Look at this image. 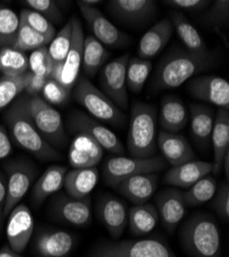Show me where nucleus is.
Returning a JSON list of instances; mask_svg holds the SVG:
<instances>
[{"mask_svg":"<svg viewBox=\"0 0 229 257\" xmlns=\"http://www.w3.org/2000/svg\"><path fill=\"white\" fill-rule=\"evenodd\" d=\"M29 112L40 135L54 148L63 149L68 136L61 113L39 96L30 97Z\"/></svg>","mask_w":229,"mask_h":257,"instance_id":"7","label":"nucleus"},{"mask_svg":"<svg viewBox=\"0 0 229 257\" xmlns=\"http://www.w3.org/2000/svg\"><path fill=\"white\" fill-rule=\"evenodd\" d=\"M214 203L213 206L215 208L216 213L218 216L228 221L229 219V184L228 182H224L221 184L218 190H216V194L213 197Z\"/></svg>","mask_w":229,"mask_h":257,"instance_id":"46","label":"nucleus"},{"mask_svg":"<svg viewBox=\"0 0 229 257\" xmlns=\"http://www.w3.org/2000/svg\"><path fill=\"white\" fill-rule=\"evenodd\" d=\"M13 151L12 140L5 125L0 124V160L8 158Z\"/></svg>","mask_w":229,"mask_h":257,"instance_id":"48","label":"nucleus"},{"mask_svg":"<svg viewBox=\"0 0 229 257\" xmlns=\"http://www.w3.org/2000/svg\"><path fill=\"white\" fill-rule=\"evenodd\" d=\"M89 257H178L169 245L156 239L102 242Z\"/></svg>","mask_w":229,"mask_h":257,"instance_id":"6","label":"nucleus"},{"mask_svg":"<svg viewBox=\"0 0 229 257\" xmlns=\"http://www.w3.org/2000/svg\"><path fill=\"white\" fill-rule=\"evenodd\" d=\"M217 190V181L213 176L206 175L183 192L186 207L199 206L213 199Z\"/></svg>","mask_w":229,"mask_h":257,"instance_id":"35","label":"nucleus"},{"mask_svg":"<svg viewBox=\"0 0 229 257\" xmlns=\"http://www.w3.org/2000/svg\"><path fill=\"white\" fill-rule=\"evenodd\" d=\"M76 4L81 16L85 18L86 22L92 29L94 37L103 46L105 45L110 48H120L129 44V35L117 29L99 9L83 5L81 0H78Z\"/></svg>","mask_w":229,"mask_h":257,"instance_id":"12","label":"nucleus"},{"mask_svg":"<svg viewBox=\"0 0 229 257\" xmlns=\"http://www.w3.org/2000/svg\"><path fill=\"white\" fill-rule=\"evenodd\" d=\"M163 3L166 6L179 10L195 12L202 11L211 5V2H209V0H165Z\"/></svg>","mask_w":229,"mask_h":257,"instance_id":"47","label":"nucleus"},{"mask_svg":"<svg viewBox=\"0 0 229 257\" xmlns=\"http://www.w3.org/2000/svg\"><path fill=\"white\" fill-rule=\"evenodd\" d=\"M24 4L29 8V10L43 15L51 23H59L63 19V15L53 0H26Z\"/></svg>","mask_w":229,"mask_h":257,"instance_id":"45","label":"nucleus"},{"mask_svg":"<svg viewBox=\"0 0 229 257\" xmlns=\"http://www.w3.org/2000/svg\"><path fill=\"white\" fill-rule=\"evenodd\" d=\"M217 62L215 52L193 53L187 50H175L166 55L158 65L153 88L159 90L175 89L196 74L207 70Z\"/></svg>","mask_w":229,"mask_h":257,"instance_id":"2","label":"nucleus"},{"mask_svg":"<svg viewBox=\"0 0 229 257\" xmlns=\"http://www.w3.org/2000/svg\"><path fill=\"white\" fill-rule=\"evenodd\" d=\"M51 209L55 217L73 226H88L92 222L90 197L74 199L66 195H57Z\"/></svg>","mask_w":229,"mask_h":257,"instance_id":"15","label":"nucleus"},{"mask_svg":"<svg viewBox=\"0 0 229 257\" xmlns=\"http://www.w3.org/2000/svg\"><path fill=\"white\" fill-rule=\"evenodd\" d=\"M107 10L121 22L137 26L151 21L157 6L154 0H109Z\"/></svg>","mask_w":229,"mask_h":257,"instance_id":"16","label":"nucleus"},{"mask_svg":"<svg viewBox=\"0 0 229 257\" xmlns=\"http://www.w3.org/2000/svg\"><path fill=\"white\" fill-rule=\"evenodd\" d=\"M2 74L6 76H20L29 71V60L25 53L14 48L0 50Z\"/></svg>","mask_w":229,"mask_h":257,"instance_id":"36","label":"nucleus"},{"mask_svg":"<svg viewBox=\"0 0 229 257\" xmlns=\"http://www.w3.org/2000/svg\"><path fill=\"white\" fill-rule=\"evenodd\" d=\"M51 41V39L34 31L26 24L21 23L13 48L25 53L27 51H34L39 48L47 47Z\"/></svg>","mask_w":229,"mask_h":257,"instance_id":"40","label":"nucleus"},{"mask_svg":"<svg viewBox=\"0 0 229 257\" xmlns=\"http://www.w3.org/2000/svg\"><path fill=\"white\" fill-rule=\"evenodd\" d=\"M74 245L73 235L64 230L39 232L35 240V249L41 257H66Z\"/></svg>","mask_w":229,"mask_h":257,"instance_id":"23","label":"nucleus"},{"mask_svg":"<svg viewBox=\"0 0 229 257\" xmlns=\"http://www.w3.org/2000/svg\"><path fill=\"white\" fill-rule=\"evenodd\" d=\"M41 93H43L45 101L51 105L64 104L70 96V91L54 78H49L46 81Z\"/></svg>","mask_w":229,"mask_h":257,"instance_id":"44","label":"nucleus"},{"mask_svg":"<svg viewBox=\"0 0 229 257\" xmlns=\"http://www.w3.org/2000/svg\"><path fill=\"white\" fill-rule=\"evenodd\" d=\"M215 116L211 108L202 104L190 105V130L195 143L207 149L211 143Z\"/></svg>","mask_w":229,"mask_h":257,"instance_id":"30","label":"nucleus"},{"mask_svg":"<svg viewBox=\"0 0 229 257\" xmlns=\"http://www.w3.org/2000/svg\"><path fill=\"white\" fill-rule=\"evenodd\" d=\"M99 180V171L96 167L73 169L66 173L64 186L67 195L74 199L89 197Z\"/></svg>","mask_w":229,"mask_h":257,"instance_id":"29","label":"nucleus"},{"mask_svg":"<svg viewBox=\"0 0 229 257\" xmlns=\"http://www.w3.org/2000/svg\"><path fill=\"white\" fill-rule=\"evenodd\" d=\"M212 170V163L193 160L169 169L163 177V182L175 187L189 188L199 179L209 175Z\"/></svg>","mask_w":229,"mask_h":257,"instance_id":"22","label":"nucleus"},{"mask_svg":"<svg viewBox=\"0 0 229 257\" xmlns=\"http://www.w3.org/2000/svg\"><path fill=\"white\" fill-rule=\"evenodd\" d=\"M7 198V177L0 171V229L4 222V209Z\"/></svg>","mask_w":229,"mask_h":257,"instance_id":"50","label":"nucleus"},{"mask_svg":"<svg viewBox=\"0 0 229 257\" xmlns=\"http://www.w3.org/2000/svg\"><path fill=\"white\" fill-rule=\"evenodd\" d=\"M29 60V71L35 76L51 78L54 63L49 55L48 48L43 47L32 51Z\"/></svg>","mask_w":229,"mask_h":257,"instance_id":"42","label":"nucleus"},{"mask_svg":"<svg viewBox=\"0 0 229 257\" xmlns=\"http://www.w3.org/2000/svg\"><path fill=\"white\" fill-rule=\"evenodd\" d=\"M32 78V73H27L20 76L0 77V110H4L11 105L21 93H23Z\"/></svg>","mask_w":229,"mask_h":257,"instance_id":"34","label":"nucleus"},{"mask_svg":"<svg viewBox=\"0 0 229 257\" xmlns=\"http://www.w3.org/2000/svg\"><path fill=\"white\" fill-rule=\"evenodd\" d=\"M155 202L161 225L170 233L174 232L186 212L183 192L177 188L163 189L156 196Z\"/></svg>","mask_w":229,"mask_h":257,"instance_id":"18","label":"nucleus"},{"mask_svg":"<svg viewBox=\"0 0 229 257\" xmlns=\"http://www.w3.org/2000/svg\"><path fill=\"white\" fill-rule=\"evenodd\" d=\"M170 20L173 28L176 30L187 51L193 53H204L207 51L205 42L201 38L200 34L183 14L173 12Z\"/></svg>","mask_w":229,"mask_h":257,"instance_id":"32","label":"nucleus"},{"mask_svg":"<svg viewBox=\"0 0 229 257\" xmlns=\"http://www.w3.org/2000/svg\"><path fill=\"white\" fill-rule=\"evenodd\" d=\"M72 38V22L71 20L62 28L59 33L50 42L48 48L49 55L54 63V65L63 64L71 45Z\"/></svg>","mask_w":229,"mask_h":257,"instance_id":"39","label":"nucleus"},{"mask_svg":"<svg viewBox=\"0 0 229 257\" xmlns=\"http://www.w3.org/2000/svg\"><path fill=\"white\" fill-rule=\"evenodd\" d=\"M158 174H139L119 182L115 189L135 205L147 203L157 189Z\"/></svg>","mask_w":229,"mask_h":257,"instance_id":"21","label":"nucleus"},{"mask_svg":"<svg viewBox=\"0 0 229 257\" xmlns=\"http://www.w3.org/2000/svg\"><path fill=\"white\" fill-rule=\"evenodd\" d=\"M127 206L112 196H102L97 204L99 219L113 238L117 239L128 225Z\"/></svg>","mask_w":229,"mask_h":257,"instance_id":"19","label":"nucleus"},{"mask_svg":"<svg viewBox=\"0 0 229 257\" xmlns=\"http://www.w3.org/2000/svg\"><path fill=\"white\" fill-rule=\"evenodd\" d=\"M130 55H122L108 64L101 72V87L105 94L117 107L128 109L129 95L127 91V67Z\"/></svg>","mask_w":229,"mask_h":257,"instance_id":"11","label":"nucleus"},{"mask_svg":"<svg viewBox=\"0 0 229 257\" xmlns=\"http://www.w3.org/2000/svg\"><path fill=\"white\" fill-rule=\"evenodd\" d=\"M103 157V148L90 137L76 134L69 148V162L74 169L96 167Z\"/></svg>","mask_w":229,"mask_h":257,"instance_id":"26","label":"nucleus"},{"mask_svg":"<svg viewBox=\"0 0 229 257\" xmlns=\"http://www.w3.org/2000/svg\"><path fill=\"white\" fill-rule=\"evenodd\" d=\"M179 238L183 250L191 257L221 256V234L211 215L194 214L181 226Z\"/></svg>","mask_w":229,"mask_h":257,"instance_id":"3","label":"nucleus"},{"mask_svg":"<svg viewBox=\"0 0 229 257\" xmlns=\"http://www.w3.org/2000/svg\"><path fill=\"white\" fill-rule=\"evenodd\" d=\"M187 91L197 100L229 110V83L217 75H197L187 82Z\"/></svg>","mask_w":229,"mask_h":257,"instance_id":"13","label":"nucleus"},{"mask_svg":"<svg viewBox=\"0 0 229 257\" xmlns=\"http://www.w3.org/2000/svg\"><path fill=\"white\" fill-rule=\"evenodd\" d=\"M168 167V163L161 156L149 159H137L126 157H114L107 160L103 167V178L109 186L115 187L119 182L129 177L157 173Z\"/></svg>","mask_w":229,"mask_h":257,"instance_id":"8","label":"nucleus"},{"mask_svg":"<svg viewBox=\"0 0 229 257\" xmlns=\"http://www.w3.org/2000/svg\"><path fill=\"white\" fill-rule=\"evenodd\" d=\"M157 148L162 155L161 157L172 167L183 165L196 158L188 140L178 133L159 131L157 134Z\"/></svg>","mask_w":229,"mask_h":257,"instance_id":"20","label":"nucleus"},{"mask_svg":"<svg viewBox=\"0 0 229 257\" xmlns=\"http://www.w3.org/2000/svg\"><path fill=\"white\" fill-rule=\"evenodd\" d=\"M213 145L214 162L212 172L218 176L222 172V163L227 152H229V110L220 108L217 111L213 131L211 135Z\"/></svg>","mask_w":229,"mask_h":257,"instance_id":"27","label":"nucleus"},{"mask_svg":"<svg viewBox=\"0 0 229 257\" xmlns=\"http://www.w3.org/2000/svg\"><path fill=\"white\" fill-rule=\"evenodd\" d=\"M21 23H24L34 31L46 36L49 39H53L56 36V28L53 23L45 18L43 15L38 14L32 10H22L19 15Z\"/></svg>","mask_w":229,"mask_h":257,"instance_id":"41","label":"nucleus"},{"mask_svg":"<svg viewBox=\"0 0 229 257\" xmlns=\"http://www.w3.org/2000/svg\"><path fill=\"white\" fill-rule=\"evenodd\" d=\"M128 152L132 158L149 159L157 149V111L155 107L136 101L131 110Z\"/></svg>","mask_w":229,"mask_h":257,"instance_id":"4","label":"nucleus"},{"mask_svg":"<svg viewBox=\"0 0 229 257\" xmlns=\"http://www.w3.org/2000/svg\"><path fill=\"white\" fill-rule=\"evenodd\" d=\"M8 217L7 237L9 247L16 253H22L30 242L34 230L32 213L26 205L19 204L12 210Z\"/></svg>","mask_w":229,"mask_h":257,"instance_id":"14","label":"nucleus"},{"mask_svg":"<svg viewBox=\"0 0 229 257\" xmlns=\"http://www.w3.org/2000/svg\"><path fill=\"white\" fill-rule=\"evenodd\" d=\"M49 78L43 76H35L32 74V78L26 88V93L29 97H37L44 89V85Z\"/></svg>","mask_w":229,"mask_h":257,"instance_id":"49","label":"nucleus"},{"mask_svg":"<svg viewBox=\"0 0 229 257\" xmlns=\"http://www.w3.org/2000/svg\"><path fill=\"white\" fill-rule=\"evenodd\" d=\"M68 130L71 134H82L96 141L103 149L122 156L124 147L119 138L104 124L81 111H73L68 117Z\"/></svg>","mask_w":229,"mask_h":257,"instance_id":"10","label":"nucleus"},{"mask_svg":"<svg viewBox=\"0 0 229 257\" xmlns=\"http://www.w3.org/2000/svg\"><path fill=\"white\" fill-rule=\"evenodd\" d=\"M222 171L225 174L226 179L228 180L229 178V152L226 153L224 159H223V163H222Z\"/></svg>","mask_w":229,"mask_h":257,"instance_id":"52","label":"nucleus"},{"mask_svg":"<svg viewBox=\"0 0 229 257\" xmlns=\"http://www.w3.org/2000/svg\"><path fill=\"white\" fill-rule=\"evenodd\" d=\"M29 100L28 95L19 97L5 113L12 140L40 161L60 160L61 154L44 139L35 126L29 112Z\"/></svg>","mask_w":229,"mask_h":257,"instance_id":"1","label":"nucleus"},{"mask_svg":"<svg viewBox=\"0 0 229 257\" xmlns=\"http://www.w3.org/2000/svg\"><path fill=\"white\" fill-rule=\"evenodd\" d=\"M0 257H23L19 255V253H16L13 251L9 246L3 247V249L0 250Z\"/></svg>","mask_w":229,"mask_h":257,"instance_id":"51","label":"nucleus"},{"mask_svg":"<svg viewBox=\"0 0 229 257\" xmlns=\"http://www.w3.org/2000/svg\"><path fill=\"white\" fill-rule=\"evenodd\" d=\"M0 75H2V66H0Z\"/></svg>","mask_w":229,"mask_h":257,"instance_id":"54","label":"nucleus"},{"mask_svg":"<svg viewBox=\"0 0 229 257\" xmlns=\"http://www.w3.org/2000/svg\"><path fill=\"white\" fill-rule=\"evenodd\" d=\"M81 3L83 5H87V6H90V7H95L96 5L101 4L102 2H100V0H81Z\"/></svg>","mask_w":229,"mask_h":257,"instance_id":"53","label":"nucleus"},{"mask_svg":"<svg viewBox=\"0 0 229 257\" xmlns=\"http://www.w3.org/2000/svg\"><path fill=\"white\" fill-rule=\"evenodd\" d=\"M4 167L8 175L4 217H8L12 210L20 204L28 192L35 179L37 170L32 163L21 159L7 162Z\"/></svg>","mask_w":229,"mask_h":257,"instance_id":"9","label":"nucleus"},{"mask_svg":"<svg viewBox=\"0 0 229 257\" xmlns=\"http://www.w3.org/2000/svg\"><path fill=\"white\" fill-rule=\"evenodd\" d=\"M66 173L67 168L64 166H50L32 188L31 199L33 204L39 206L46 199L55 195L63 187Z\"/></svg>","mask_w":229,"mask_h":257,"instance_id":"28","label":"nucleus"},{"mask_svg":"<svg viewBox=\"0 0 229 257\" xmlns=\"http://www.w3.org/2000/svg\"><path fill=\"white\" fill-rule=\"evenodd\" d=\"M151 69L152 63L149 60H144L139 57L130 59L127 67V88L134 94H140Z\"/></svg>","mask_w":229,"mask_h":257,"instance_id":"37","label":"nucleus"},{"mask_svg":"<svg viewBox=\"0 0 229 257\" xmlns=\"http://www.w3.org/2000/svg\"><path fill=\"white\" fill-rule=\"evenodd\" d=\"M108 58V52L94 36L85 37L81 66L89 76H95Z\"/></svg>","mask_w":229,"mask_h":257,"instance_id":"33","label":"nucleus"},{"mask_svg":"<svg viewBox=\"0 0 229 257\" xmlns=\"http://www.w3.org/2000/svg\"><path fill=\"white\" fill-rule=\"evenodd\" d=\"M202 22L209 27L219 29L227 26L229 22V2L216 0L202 17Z\"/></svg>","mask_w":229,"mask_h":257,"instance_id":"43","label":"nucleus"},{"mask_svg":"<svg viewBox=\"0 0 229 257\" xmlns=\"http://www.w3.org/2000/svg\"><path fill=\"white\" fill-rule=\"evenodd\" d=\"M159 221L156 208L152 204L135 205L128 212V225L132 233L145 235L151 232Z\"/></svg>","mask_w":229,"mask_h":257,"instance_id":"31","label":"nucleus"},{"mask_svg":"<svg viewBox=\"0 0 229 257\" xmlns=\"http://www.w3.org/2000/svg\"><path fill=\"white\" fill-rule=\"evenodd\" d=\"M20 24V17L14 10L0 6V48L14 47Z\"/></svg>","mask_w":229,"mask_h":257,"instance_id":"38","label":"nucleus"},{"mask_svg":"<svg viewBox=\"0 0 229 257\" xmlns=\"http://www.w3.org/2000/svg\"><path fill=\"white\" fill-rule=\"evenodd\" d=\"M72 22V38L68 54L62 64L60 75L57 79L63 87L71 91L78 80L79 71L82 63L83 42L85 34L81 23L77 19H71Z\"/></svg>","mask_w":229,"mask_h":257,"instance_id":"17","label":"nucleus"},{"mask_svg":"<svg viewBox=\"0 0 229 257\" xmlns=\"http://www.w3.org/2000/svg\"><path fill=\"white\" fill-rule=\"evenodd\" d=\"M189 120V113L184 102L175 96L162 98L157 122L162 131L178 133Z\"/></svg>","mask_w":229,"mask_h":257,"instance_id":"25","label":"nucleus"},{"mask_svg":"<svg viewBox=\"0 0 229 257\" xmlns=\"http://www.w3.org/2000/svg\"><path fill=\"white\" fill-rule=\"evenodd\" d=\"M73 96L75 101L98 121L102 120L116 126L126 124V114L89 79L81 77L77 80Z\"/></svg>","mask_w":229,"mask_h":257,"instance_id":"5","label":"nucleus"},{"mask_svg":"<svg viewBox=\"0 0 229 257\" xmlns=\"http://www.w3.org/2000/svg\"><path fill=\"white\" fill-rule=\"evenodd\" d=\"M173 30L170 19L160 20L141 37L138 47V57L144 60L155 57L168 45Z\"/></svg>","mask_w":229,"mask_h":257,"instance_id":"24","label":"nucleus"}]
</instances>
